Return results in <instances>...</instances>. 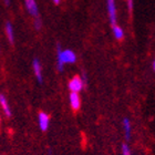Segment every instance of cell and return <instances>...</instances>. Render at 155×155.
<instances>
[{"label": "cell", "mask_w": 155, "mask_h": 155, "mask_svg": "<svg viewBox=\"0 0 155 155\" xmlns=\"http://www.w3.org/2000/svg\"><path fill=\"white\" fill-rule=\"evenodd\" d=\"M123 129H124V132H125V139L130 140V137H131V132H132V126H131L130 120L126 119V117L123 120Z\"/></svg>", "instance_id": "obj_9"}, {"label": "cell", "mask_w": 155, "mask_h": 155, "mask_svg": "<svg viewBox=\"0 0 155 155\" xmlns=\"http://www.w3.org/2000/svg\"><path fill=\"white\" fill-rule=\"evenodd\" d=\"M127 5H129L130 12H132V8H133V0H127Z\"/></svg>", "instance_id": "obj_14"}, {"label": "cell", "mask_w": 155, "mask_h": 155, "mask_svg": "<svg viewBox=\"0 0 155 155\" xmlns=\"http://www.w3.org/2000/svg\"><path fill=\"white\" fill-rule=\"evenodd\" d=\"M58 70L62 71L65 63H74L77 60V55L72 50H62L58 45Z\"/></svg>", "instance_id": "obj_1"}, {"label": "cell", "mask_w": 155, "mask_h": 155, "mask_svg": "<svg viewBox=\"0 0 155 155\" xmlns=\"http://www.w3.org/2000/svg\"><path fill=\"white\" fill-rule=\"evenodd\" d=\"M5 1V3H6V6H9L10 5V0H3Z\"/></svg>", "instance_id": "obj_15"}, {"label": "cell", "mask_w": 155, "mask_h": 155, "mask_svg": "<svg viewBox=\"0 0 155 155\" xmlns=\"http://www.w3.org/2000/svg\"><path fill=\"white\" fill-rule=\"evenodd\" d=\"M33 70H35V74H36L37 79L40 83H42V73H41V65H40V62H39L38 59H35L33 60Z\"/></svg>", "instance_id": "obj_7"}, {"label": "cell", "mask_w": 155, "mask_h": 155, "mask_svg": "<svg viewBox=\"0 0 155 155\" xmlns=\"http://www.w3.org/2000/svg\"><path fill=\"white\" fill-rule=\"evenodd\" d=\"M38 120H39V126H40V129L41 131H47L49 127V121H50V117L47 113L45 112H40L38 116Z\"/></svg>", "instance_id": "obj_5"}, {"label": "cell", "mask_w": 155, "mask_h": 155, "mask_svg": "<svg viewBox=\"0 0 155 155\" xmlns=\"http://www.w3.org/2000/svg\"><path fill=\"white\" fill-rule=\"evenodd\" d=\"M53 2H54L55 5H59V3H60V0H53Z\"/></svg>", "instance_id": "obj_16"}, {"label": "cell", "mask_w": 155, "mask_h": 155, "mask_svg": "<svg viewBox=\"0 0 155 155\" xmlns=\"http://www.w3.org/2000/svg\"><path fill=\"white\" fill-rule=\"evenodd\" d=\"M107 11H109V17L112 26L116 25V6L115 0H107Z\"/></svg>", "instance_id": "obj_3"}, {"label": "cell", "mask_w": 155, "mask_h": 155, "mask_svg": "<svg viewBox=\"0 0 155 155\" xmlns=\"http://www.w3.org/2000/svg\"><path fill=\"white\" fill-rule=\"evenodd\" d=\"M35 27H36L37 30L41 29V20H40V18H36V20H35Z\"/></svg>", "instance_id": "obj_13"}, {"label": "cell", "mask_w": 155, "mask_h": 155, "mask_svg": "<svg viewBox=\"0 0 155 155\" xmlns=\"http://www.w3.org/2000/svg\"><path fill=\"white\" fill-rule=\"evenodd\" d=\"M0 105L2 107L3 112L6 114L7 117H10L11 116V110H10L9 105H8V102H7L6 97H3L2 94H0Z\"/></svg>", "instance_id": "obj_8"}, {"label": "cell", "mask_w": 155, "mask_h": 155, "mask_svg": "<svg viewBox=\"0 0 155 155\" xmlns=\"http://www.w3.org/2000/svg\"><path fill=\"white\" fill-rule=\"evenodd\" d=\"M122 155H132L131 154V150H130L127 144H122Z\"/></svg>", "instance_id": "obj_12"}, {"label": "cell", "mask_w": 155, "mask_h": 155, "mask_svg": "<svg viewBox=\"0 0 155 155\" xmlns=\"http://www.w3.org/2000/svg\"><path fill=\"white\" fill-rule=\"evenodd\" d=\"M153 69H154V71H155V61H154V63H153Z\"/></svg>", "instance_id": "obj_17"}, {"label": "cell", "mask_w": 155, "mask_h": 155, "mask_svg": "<svg viewBox=\"0 0 155 155\" xmlns=\"http://www.w3.org/2000/svg\"><path fill=\"white\" fill-rule=\"evenodd\" d=\"M112 30H113V35H114V37H115V39L122 40V39L124 38V31H123V29L120 26L114 25V26H112Z\"/></svg>", "instance_id": "obj_10"}, {"label": "cell", "mask_w": 155, "mask_h": 155, "mask_svg": "<svg viewBox=\"0 0 155 155\" xmlns=\"http://www.w3.org/2000/svg\"><path fill=\"white\" fill-rule=\"evenodd\" d=\"M6 32H7V37L9 39L10 43H13V41H15V35H13V28L10 22L6 23Z\"/></svg>", "instance_id": "obj_11"}, {"label": "cell", "mask_w": 155, "mask_h": 155, "mask_svg": "<svg viewBox=\"0 0 155 155\" xmlns=\"http://www.w3.org/2000/svg\"><path fill=\"white\" fill-rule=\"evenodd\" d=\"M83 81H82V79H81L80 77H78V75H75L73 79H71L70 80V82H69V89H70V91L71 92H75V93H79L81 90H82V87H83Z\"/></svg>", "instance_id": "obj_2"}, {"label": "cell", "mask_w": 155, "mask_h": 155, "mask_svg": "<svg viewBox=\"0 0 155 155\" xmlns=\"http://www.w3.org/2000/svg\"><path fill=\"white\" fill-rule=\"evenodd\" d=\"M26 2V7H27V10H28V12L33 16L35 18H39V10H38V6H37V3L35 0H26L25 1Z\"/></svg>", "instance_id": "obj_4"}, {"label": "cell", "mask_w": 155, "mask_h": 155, "mask_svg": "<svg viewBox=\"0 0 155 155\" xmlns=\"http://www.w3.org/2000/svg\"><path fill=\"white\" fill-rule=\"evenodd\" d=\"M0 122H1V117H0Z\"/></svg>", "instance_id": "obj_18"}, {"label": "cell", "mask_w": 155, "mask_h": 155, "mask_svg": "<svg viewBox=\"0 0 155 155\" xmlns=\"http://www.w3.org/2000/svg\"><path fill=\"white\" fill-rule=\"evenodd\" d=\"M70 105H71L72 110L78 111L81 107V99L79 93H75V92H71L70 93Z\"/></svg>", "instance_id": "obj_6"}]
</instances>
